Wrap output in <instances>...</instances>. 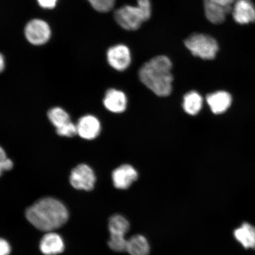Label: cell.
<instances>
[{
    "instance_id": "cell-1",
    "label": "cell",
    "mask_w": 255,
    "mask_h": 255,
    "mask_svg": "<svg viewBox=\"0 0 255 255\" xmlns=\"http://www.w3.org/2000/svg\"><path fill=\"white\" fill-rule=\"evenodd\" d=\"M25 217L35 228L49 232L62 227L68 222L69 212L60 201L46 197L28 207Z\"/></svg>"
},
{
    "instance_id": "cell-2",
    "label": "cell",
    "mask_w": 255,
    "mask_h": 255,
    "mask_svg": "<svg viewBox=\"0 0 255 255\" xmlns=\"http://www.w3.org/2000/svg\"><path fill=\"white\" fill-rule=\"evenodd\" d=\"M173 65L168 57L158 56L143 64L138 75L143 85L158 97H165L172 91Z\"/></svg>"
},
{
    "instance_id": "cell-3",
    "label": "cell",
    "mask_w": 255,
    "mask_h": 255,
    "mask_svg": "<svg viewBox=\"0 0 255 255\" xmlns=\"http://www.w3.org/2000/svg\"><path fill=\"white\" fill-rule=\"evenodd\" d=\"M136 6L124 5L115 12L117 23L126 30H138L141 24L151 17L152 8L149 0H137Z\"/></svg>"
},
{
    "instance_id": "cell-4",
    "label": "cell",
    "mask_w": 255,
    "mask_h": 255,
    "mask_svg": "<svg viewBox=\"0 0 255 255\" xmlns=\"http://www.w3.org/2000/svg\"><path fill=\"white\" fill-rule=\"evenodd\" d=\"M185 46L194 56L205 60L215 58L219 51L218 43L209 35L194 33L184 41Z\"/></svg>"
},
{
    "instance_id": "cell-5",
    "label": "cell",
    "mask_w": 255,
    "mask_h": 255,
    "mask_svg": "<svg viewBox=\"0 0 255 255\" xmlns=\"http://www.w3.org/2000/svg\"><path fill=\"white\" fill-rule=\"evenodd\" d=\"M96 181L93 169L87 164L76 165L69 175L70 184L76 190L90 191L94 189Z\"/></svg>"
},
{
    "instance_id": "cell-6",
    "label": "cell",
    "mask_w": 255,
    "mask_h": 255,
    "mask_svg": "<svg viewBox=\"0 0 255 255\" xmlns=\"http://www.w3.org/2000/svg\"><path fill=\"white\" fill-rule=\"evenodd\" d=\"M25 35L30 43L34 45H41L49 40L51 31L46 22L35 19L27 24Z\"/></svg>"
},
{
    "instance_id": "cell-7",
    "label": "cell",
    "mask_w": 255,
    "mask_h": 255,
    "mask_svg": "<svg viewBox=\"0 0 255 255\" xmlns=\"http://www.w3.org/2000/svg\"><path fill=\"white\" fill-rule=\"evenodd\" d=\"M107 60L112 68L118 71H125L131 63L129 48L121 44L111 47L108 50Z\"/></svg>"
},
{
    "instance_id": "cell-8",
    "label": "cell",
    "mask_w": 255,
    "mask_h": 255,
    "mask_svg": "<svg viewBox=\"0 0 255 255\" xmlns=\"http://www.w3.org/2000/svg\"><path fill=\"white\" fill-rule=\"evenodd\" d=\"M76 125L77 135L88 141L97 138L101 131L100 121L93 115L87 114L81 117Z\"/></svg>"
},
{
    "instance_id": "cell-9",
    "label": "cell",
    "mask_w": 255,
    "mask_h": 255,
    "mask_svg": "<svg viewBox=\"0 0 255 255\" xmlns=\"http://www.w3.org/2000/svg\"><path fill=\"white\" fill-rule=\"evenodd\" d=\"M138 174L131 165L125 164L115 169L112 174L114 186L118 189L126 190L138 179Z\"/></svg>"
},
{
    "instance_id": "cell-10",
    "label": "cell",
    "mask_w": 255,
    "mask_h": 255,
    "mask_svg": "<svg viewBox=\"0 0 255 255\" xmlns=\"http://www.w3.org/2000/svg\"><path fill=\"white\" fill-rule=\"evenodd\" d=\"M232 11L233 17L238 24L255 22V5L251 0H237Z\"/></svg>"
},
{
    "instance_id": "cell-11",
    "label": "cell",
    "mask_w": 255,
    "mask_h": 255,
    "mask_svg": "<svg viewBox=\"0 0 255 255\" xmlns=\"http://www.w3.org/2000/svg\"><path fill=\"white\" fill-rule=\"evenodd\" d=\"M106 109L113 113H122L127 105V98L123 92L116 89H110L107 91L103 100Z\"/></svg>"
},
{
    "instance_id": "cell-12",
    "label": "cell",
    "mask_w": 255,
    "mask_h": 255,
    "mask_svg": "<svg viewBox=\"0 0 255 255\" xmlns=\"http://www.w3.org/2000/svg\"><path fill=\"white\" fill-rule=\"evenodd\" d=\"M203 2L206 17L213 24L223 23L226 15L232 10L231 5H222L212 0H203Z\"/></svg>"
},
{
    "instance_id": "cell-13",
    "label": "cell",
    "mask_w": 255,
    "mask_h": 255,
    "mask_svg": "<svg viewBox=\"0 0 255 255\" xmlns=\"http://www.w3.org/2000/svg\"><path fill=\"white\" fill-rule=\"evenodd\" d=\"M39 248L41 253L44 255H56L65 250V243L59 235L49 232L41 239Z\"/></svg>"
},
{
    "instance_id": "cell-14",
    "label": "cell",
    "mask_w": 255,
    "mask_h": 255,
    "mask_svg": "<svg viewBox=\"0 0 255 255\" xmlns=\"http://www.w3.org/2000/svg\"><path fill=\"white\" fill-rule=\"evenodd\" d=\"M206 101L213 113L221 114L230 108L232 98L227 92L218 91L207 95Z\"/></svg>"
},
{
    "instance_id": "cell-15",
    "label": "cell",
    "mask_w": 255,
    "mask_h": 255,
    "mask_svg": "<svg viewBox=\"0 0 255 255\" xmlns=\"http://www.w3.org/2000/svg\"><path fill=\"white\" fill-rule=\"evenodd\" d=\"M234 237L245 249H255V227L247 222L235 229Z\"/></svg>"
},
{
    "instance_id": "cell-16",
    "label": "cell",
    "mask_w": 255,
    "mask_h": 255,
    "mask_svg": "<svg viewBox=\"0 0 255 255\" xmlns=\"http://www.w3.org/2000/svg\"><path fill=\"white\" fill-rule=\"evenodd\" d=\"M127 252L130 255H149L150 245L143 236L134 235L128 240Z\"/></svg>"
},
{
    "instance_id": "cell-17",
    "label": "cell",
    "mask_w": 255,
    "mask_h": 255,
    "mask_svg": "<svg viewBox=\"0 0 255 255\" xmlns=\"http://www.w3.org/2000/svg\"><path fill=\"white\" fill-rule=\"evenodd\" d=\"M203 107V98L198 92L191 91L185 95L183 107L186 113L190 116L198 114Z\"/></svg>"
},
{
    "instance_id": "cell-18",
    "label": "cell",
    "mask_w": 255,
    "mask_h": 255,
    "mask_svg": "<svg viewBox=\"0 0 255 255\" xmlns=\"http://www.w3.org/2000/svg\"><path fill=\"white\" fill-rule=\"evenodd\" d=\"M47 116L48 120L56 129L72 121L68 112L62 107H55L50 108L47 111Z\"/></svg>"
},
{
    "instance_id": "cell-19",
    "label": "cell",
    "mask_w": 255,
    "mask_h": 255,
    "mask_svg": "<svg viewBox=\"0 0 255 255\" xmlns=\"http://www.w3.org/2000/svg\"><path fill=\"white\" fill-rule=\"evenodd\" d=\"M110 234L126 235L130 229L129 222L122 215L111 216L108 223Z\"/></svg>"
},
{
    "instance_id": "cell-20",
    "label": "cell",
    "mask_w": 255,
    "mask_h": 255,
    "mask_svg": "<svg viewBox=\"0 0 255 255\" xmlns=\"http://www.w3.org/2000/svg\"><path fill=\"white\" fill-rule=\"evenodd\" d=\"M126 235L111 234L108 241V246L111 250L117 253H123L127 251L128 240Z\"/></svg>"
},
{
    "instance_id": "cell-21",
    "label": "cell",
    "mask_w": 255,
    "mask_h": 255,
    "mask_svg": "<svg viewBox=\"0 0 255 255\" xmlns=\"http://www.w3.org/2000/svg\"><path fill=\"white\" fill-rule=\"evenodd\" d=\"M98 11L106 12L113 8L116 0H88Z\"/></svg>"
},
{
    "instance_id": "cell-22",
    "label": "cell",
    "mask_w": 255,
    "mask_h": 255,
    "mask_svg": "<svg viewBox=\"0 0 255 255\" xmlns=\"http://www.w3.org/2000/svg\"><path fill=\"white\" fill-rule=\"evenodd\" d=\"M56 132L60 136L72 138L77 135V128L76 124L71 121L66 125L56 128Z\"/></svg>"
},
{
    "instance_id": "cell-23",
    "label": "cell",
    "mask_w": 255,
    "mask_h": 255,
    "mask_svg": "<svg viewBox=\"0 0 255 255\" xmlns=\"http://www.w3.org/2000/svg\"><path fill=\"white\" fill-rule=\"evenodd\" d=\"M11 247L5 239L0 238V255H9L11 253Z\"/></svg>"
},
{
    "instance_id": "cell-24",
    "label": "cell",
    "mask_w": 255,
    "mask_h": 255,
    "mask_svg": "<svg viewBox=\"0 0 255 255\" xmlns=\"http://www.w3.org/2000/svg\"><path fill=\"white\" fill-rule=\"evenodd\" d=\"M37 1L41 7L52 9L55 7L57 0H37Z\"/></svg>"
},
{
    "instance_id": "cell-25",
    "label": "cell",
    "mask_w": 255,
    "mask_h": 255,
    "mask_svg": "<svg viewBox=\"0 0 255 255\" xmlns=\"http://www.w3.org/2000/svg\"><path fill=\"white\" fill-rule=\"evenodd\" d=\"M8 158L7 152L5 149L0 146V164Z\"/></svg>"
},
{
    "instance_id": "cell-26",
    "label": "cell",
    "mask_w": 255,
    "mask_h": 255,
    "mask_svg": "<svg viewBox=\"0 0 255 255\" xmlns=\"http://www.w3.org/2000/svg\"><path fill=\"white\" fill-rule=\"evenodd\" d=\"M218 4L222 5H231L233 2L235 1V0H212Z\"/></svg>"
},
{
    "instance_id": "cell-27",
    "label": "cell",
    "mask_w": 255,
    "mask_h": 255,
    "mask_svg": "<svg viewBox=\"0 0 255 255\" xmlns=\"http://www.w3.org/2000/svg\"><path fill=\"white\" fill-rule=\"evenodd\" d=\"M5 60L4 56H2V54L0 53V73H1L4 71L5 69Z\"/></svg>"
}]
</instances>
